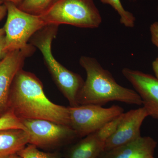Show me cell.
Listing matches in <instances>:
<instances>
[{
	"label": "cell",
	"instance_id": "25",
	"mask_svg": "<svg viewBox=\"0 0 158 158\" xmlns=\"http://www.w3.org/2000/svg\"><path fill=\"white\" fill-rule=\"evenodd\" d=\"M8 158H22L19 156L17 154L12 155L9 156Z\"/></svg>",
	"mask_w": 158,
	"mask_h": 158
},
{
	"label": "cell",
	"instance_id": "20",
	"mask_svg": "<svg viewBox=\"0 0 158 158\" xmlns=\"http://www.w3.org/2000/svg\"><path fill=\"white\" fill-rule=\"evenodd\" d=\"M6 46V36L3 35L0 37V62L3 60L8 53L5 50Z\"/></svg>",
	"mask_w": 158,
	"mask_h": 158
},
{
	"label": "cell",
	"instance_id": "17",
	"mask_svg": "<svg viewBox=\"0 0 158 158\" xmlns=\"http://www.w3.org/2000/svg\"><path fill=\"white\" fill-rule=\"evenodd\" d=\"M22 129L26 131L21 119L11 110L0 117V131L8 129Z\"/></svg>",
	"mask_w": 158,
	"mask_h": 158
},
{
	"label": "cell",
	"instance_id": "11",
	"mask_svg": "<svg viewBox=\"0 0 158 158\" xmlns=\"http://www.w3.org/2000/svg\"><path fill=\"white\" fill-rule=\"evenodd\" d=\"M156 145L151 137L141 136L127 144L103 152L98 158H155Z\"/></svg>",
	"mask_w": 158,
	"mask_h": 158
},
{
	"label": "cell",
	"instance_id": "21",
	"mask_svg": "<svg viewBox=\"0 0 158 158\" xmlns=\"http://www.w3.org/2000/svg\"><path fill=\"white\" fill-rule=\"evenodd\" d=\"M7 14V9L4 1H0V21L6 16Z\"/></svg>",
	"mask_w": 158,
	"mask_h": 158
},
{
	"label": "cell",
	"instance_id": "5",
	"mask_svg": "<svg viewBox=\"0 0 158 158\" xmlns=\"http://www.w3.org/2000/svg\"><path fill=\"white\" fill-rule=\"evenodd\" d=\"M5 4L7 9L5 50L9 53L26 47L32 36L47 25L40 15L25 12L10 1Z\"/></svg>",
	"mask_w": 158,
	"mask_h": 158
},
{
	"label": "cell",
	"instance_id": "8",
	"mask_svg": "<svg viewBox=\"0 0 158 158\" xmlns=\"http://www.w3.org/2000/svg\"><path fill=\"white\" fill-rule=\"evenodd\" d=\"M35 50V47L28 44L24 48L9 52L0 62V117L9 110L10 91L15 76Z\"/></svg>",
	"mask_w": 158,
	"mask_h": 158
},
{
	"label": "cell",
	"instance_id": "10",
	"mask_svg": "<svg viewBox=\"0 0 158 158\" xmlns=\"http://www.w3.org/2000/svg\"><path fill=\"white\" fill-rule=\"evenodd\" d=\"M148 116L144 107L124 113L116 131L105 143L104 151H109L131 142L141 137V128Z\"/></svg>",
	"mask_w": 158,
	"mask_h": 158
},
{
	"label": "cell",
	"instance_id": "2",
	"mask_svg": "<svg viewBox=\"0 0 158 158\" xmlns=\"http://www.w3.org/2000/svg\"><path fill=\"white\" fill-rule=\"evenodd\" d=\"M80 64L86 71L87 78L78 97L79 105L102 106L113 101L142 105L141 97L135 90L119 85L96 59L83 56Z\"/></svg>",
	"mask_w": 158,
	"mask_h": 158
},
{
	"label": "cell",
	"instance_id": "12",
	"mask_svg": "<svg viewBox=\"0 0 158 158\" xmlns=\"http://www.w3.org/2000/svg\"><path fill=\"white\" fill-rule=\"evenodd\" d=\"M105 143L96 132L92 133L72 145L65 158H98L104 151Z\"/></svg>",
	"mask_w": 158,
	"mask_h": 158
},
{
	"label": "cell",
	"instance_id": "26",
	"mask_svg": "<svg viewBox=\"0 0 158 158\" xmlns=\"http://www.w3.org/2000/svg\"><path fill=\"white\" fill-rule=\"evenodd\" d=\"M0 1H4V2H5V1H10V0H0Z\"/></svg>",
	"mask_w": 158,
	"mask_h": 158
},
{
	"label": "cell",
	"instance_id": "4",
	"mask_svg": "<svg viewBox=\"0 0 158 158\" xmlns=\"http://www.w3.org/2000/svg\"><path fill=\"white\" fill-rule=\"evenodd\" d=\"M40 15L47 25L66 24L97 28L102 22L93 0H54Z\"/></svg>",
	"mask_w": 158,
	"mask_h": 158
},
{
	"label": "cell",
	"instance_id": "23",
	"mask_svg": "<svg viewBox=\"0 0 158 158\" xmlns=\"http://www.w3.org/2000/svg\"><path fill=\"white\" fill-rule=\"evenodd\" d=\"M10 1L18 6L22 2L23 0H10Z\"/></svg>",
	"mask_w": 158,
	"mask_h": 158
},
{
	"label": "cell",
	"instance_id": "9",
	"mask_svg": "<svg viewBox=\"0 0 158 158\" xmlns=\"http://www.w3.org/2000/svg\"><path fill=\"white\" fill-rule=\"evenodd\" d=\"M123 76L131 84L142 100L149 116L158 120V80L140 71L125 68Z\"/></svg>",
	"mask_w": 158,
	"mask_h": 158
},
{
	"label": "cell",
	"instance_id": "24",
	"mask_svg": "<svg viewBox=\"0 0 158 158\" xmlns=\"http://www.w3.org/2000/svg\"><path fill=\"white\" fill-rule=\"evenodd\" d=\"M6 34V32H5V28L3 27L2 28H0V37L5 35Z\"/></svg>",
	"mask_w": 158,
	"mask_h": 158
},
{
	"label": "cell",
	"instance_id": "16",
	"mask_svg": "<svg viewBox=\"0 0 158 158\" xmlns=\"http://www.w3.org/2000/svg\"><path fill=\"white\" fill-rule=\"evenodd\" d=\"M17 154L22 158H62L59 152H44L39 150L35 145L30 144L20 150Z\"/></svg>",
	"mask_w": 158,
	"mask_h": 158
},
{
	"label": "cell",
	"instance_id": "27",
	"mask_svg": "<svg viewBox=\"0 0 158 158\" xmlns=\"http://www.w3.org/2000/svg\"><path fill=\"white\" fill-rule=\"evenodd\" d=\"M157 11H158V7H157Z\"/></svg>",
	"mask_w": 158,
	"mask_h": 158
},
{
	"label": "cell",
	"instance_id": "6",
	"mask_svg": "<svg viewBox=\"0 0 158 158\" xmlns=\"http://www.w3.org/2000/svg\"><path fill=\"white\" fill-rule=\"evenodd\" d=\"M69 108L71 127L80 138L95 132L124 113L123 108L117 105L104 108L98 105H83Z\"/></svg>",
	"mask_w": 158,
	"mask_h": 158
},
{
	"label": "cell",
	"instance_id": "3",
	"mask_svg": "<svg viewBox=\"0 0 158 158\" xmlns=\"http://www.w3.org/2000/svg\"><path fill=\"white\" fill-rule=\"evenodd\" d=\"M59 26L48 25L32 36L30 44L39 49L53 80L69 106H79L78 97L85 81L78 74L73 72L56 60L52 52L53 40L56 37Z\"/></svg>",
	"mask_w": 158,
	"mask_h": 158
},
{
	"label": "cell",
	"instance_id": "7",
	"mask_svg": "<svg viewBox=\"0 0 158 158\" xmlns=\"http://www.w3.org/2000/svg\"><path fill=\"white\" fill-rule=\"evenodd\" d=\"M29 135V144L52 149L69 143L77 138L71 127L44 119H21Z\"/></svg>",
	"mask_w": 158,
	"mask_h": 158
},
{
	"label": "cell",
	"instance_id": "1",
	"mask_svg": "<svg viewBox=\"0 0 158 158\" xmlns=\"http://www.w3.org/2000/svg\"><path fill=\"white\" fill-rule=\"evenodd\" d=\"M9 110L20 119H44L71 127L69 107L50 100L40 80L23 69L18 73L12 83Z\"/></svg>",
	"mask_w": 158,
	"mask_h": 158
},
{
	"label": "cell",
	"instance_id": "13",
	"mask_svg": "<svg viewBox=\"0 0 158 158\" xmlns=\"http://www.w3.org/2000/svg\"><path fill=\"white\" fill-rule=\"evenodd\" d=\"M29 144V135L22 129L0 131V158H8Z\"/></svg>",
	"mask_w": 158,
	"mask_h": 158
},
{
	"label": "cell",
	"instance_id": "19",
	"mask_svg": "<svg viewBox=\"0 0 158 158\" xmlns=\"http://www.w3.org/2000/svg\"><path fill=\"white\" fill-rule=\"evenodd\" d=\"M151 38L153 44L158 49V22H155L150 27Z\"/></svg>",
	"mask_w": 158,
	"mask_h": 158
},
{
	"label": "cell",
	"instance_id": "18",
	"mask_svg": "<svg viewBox=\"0 0 158 158\" xmlns=\"http://www.w3.org/2000/svg\"><path fill=\"white\" fill-rule=\"evenodd\" d=\"M124 113H122L113 120L109 122L101 128L95 132L101 140L105 142L108 138L113 135L121 123L124 116Z\"/></svg>",
	"mask_w": 158,
	"mask_h": 158
},
{
	"label": "cell",
	"instance_id": "22",
	"mask_svg": "<svg viewBox=\"0 0 158 158\" xmlns=\"http://www.w3.org/2000/svg\"><path fill=\"white\" fill-rule=\"evenodd\" d=\"M152 67L153 70L156 75V77L158 80V56L152 62Z\"/></svg>",
	"mask_w": 158,
	"mask_h": 158
},
{
	"label": "cell",
	"instance_id": "14",
	"mask_svg": "<svg viewBox=\"0 0 158 158\" xmlns=\"http://www.w3.org/2000/svg\"><path fill=\"white\" fill-rule=\"evenodd\" d=\"M100 1L103 4L110 5L117 11L120 16V22L122 24L127 27H134L135 18L132 13L124 9L120 0H100Z\"/></svg>",
	"mask_w": 158,
	"mask_h": 158
},
{
	"label": "cell",
	"instance_id": "15",
	"mask_svg": "<svg viewBox=\"0 0 158 158\" xmlns=\"http://www.w3.org/2000/svg\"><path fill=\"white\" fill-rule=\"evenodd\" d=\"M54 1V0H23L18 7L27 13L40 15Z\"/></svg>",
	"mask_w": 158,
	"mask_h": 158
}]
</instances>
